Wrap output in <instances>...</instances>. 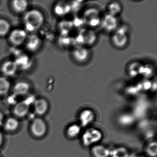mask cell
<instances>
[{
    "instance_id": "6da1fadb",
    "label": "cell",
    "mask_w": 157,
    "mask_h": 157,
    "mask_svg": "<svg viewBox=\"0 0 157 157\" xmlns=\"http://www.w3.org/2000/svg\"><path fill=\"white\" fill-rule=\"evenodd\" d=\"M44 22V15L41 12L36 10L29 11L24 17V23L26 30L32 33L38 30Z\"/></svg>"
},
{
    "instance_id": "7a4b0ae2",
    "label": "cell",
    "mask_w": 157,
    "mask_h": 157,
    "mask_svg": "<svg viewBox=\"0 0 157 157\" xmlns=\"http://www.w3.org/2000/svg\"><path fill=\"white\" fill-rule=\"evenodd\" d=\"M98 9L90 8L83 13L82 20L83 23L89 27L94 28L101 25V18Z\"/></svg>"
},
{
    "instance_id": "3957f363",
    "label": "cell",
    "mask_w": 157,
    "mask_h": 157,
    "mask_svg": "<svg viewBox=\"0 0 157 157\" xmlns=\"http://www.w3.org/2000/svg\"><path fill=\"white\" fill-rule=\"evenodd\" d=\"M97 35L93 30L88 29H82L80 31L74 41L79 46H90L96 42Z\"/></svg>"
},
{
    "instance_id": "277c9868",
    "label": "cell",
    "mask_w": 157,
    "mask_h": 157,
    "mask_svg": "<svg viewBox=\"0 0 157 157\" xmlns=\"http://www.w3.org/2000/svg\"><path fill=\"white\" fill-rule=\"evenodd\" d=\"M128 30L124 27L118 28L112 36L113 44L117 48H123L127 45L128 42Z\"/></svg>"
},
{
    "instance_id": "5b68a950",
    "label": "cell",
    "mask_w": 157,
    "mask_h": 157,
    "mask_svg": "<svg viewBox=\"0 0 157 157\" xmlns=\"http://www.w3.org/2000/svg\"><path fill=\"white\" fill-rule=\"evenodd\" d=\"M102 138V134L101 131L96 128H90L82 135V143L84 146L89 147L100 141Z\"/></svg>"
},
{
    "instance_id": "8992f818",
    "label": "cell",
    "mask_w": 157,
    "mask_h": 157,
    "mask_svg": "<svg viewBox=\"0 0 157 157\" xmlns=\"http://www.w3.org/2000/svg\"><path fill=\"white\" fill-rule=\"evenodd\" d=\"M119 21L116 16L108 14L104 16L101 19V25L105 32L113 33L118 29Z\"/></svg>"
},
{
    "instance_id": "52a82bcc",
    "label": "cell",
    "mask_w": 157,
    "mask_h": 157,
    "mask_svg": "<svg viewBox=\"0 0 157 157\" xmlns=\"http://www.w3.org/2000/svg\"><path fill=\"white\" fill-rule=\"evenodd\" d=\"M72 57L77 62L84 63L89 59L90 52L89 49L82 46H78L73 48Z\"/></svg>"
},
{
    "instance_id": "ba28073f",
    "label": "cell",
    "mask_w": 157,
    "mask_h": 157,
    "mask_svg": "<svg viewBox=\"0 0 157 157\" xmlns=\"http://www.w3.org/2000/svg\"><path fill=\"white\" fill-rule=\"evenodd\" d=\"M27 37V33L25 31L22 29H15L10 34V40L13 45H21L26 41Z\"/></svg>"
},
{
    "instance_id": "9c48e42d",
    "label": "cell",
    "mask_w": 157,
    "mask_h": 157,
    "mask_svg": "<svg viewBox=\"0 0 157 157\" xmlns=\"http://www.w3.org/2000/svg\"><path fill=\"white\" fill-rule=\"evenodd\" d=\"M41 45V40L36 35L33 34L27 36L26 40V48L31 52H34L39 48Z\"/></svg>"
},
{
    "instance_id": "30bf717a",
    "label": "cell",
    "mask_w": 157,
    "mask_h": 157,
    "mask_svg": "<svg viewBox=\"0 0 157 157\" xmlns=\"http://www.w3.org/2000/svg\"><path fill=\"white\" fill-rule=\"evenodd\" d=\"M94 113L90 109L83 110L79 116L80 121L82 125L86 127L90 124L94 119Z\"/></svg>"
},
{
    "instance_id": "8fae6325",
    "label": "cell",
    "mask_w": 157,
    "mask_h": 157,
    "mask_svg": "<svg viewBox=\"0 0 157 157\" xmlns=\"http://www.w3.org/2000/svg\"><path fill=\"white\" fill-rule=\"evenodd\" d=\"M18 66L14 61H7L2 65V71L4 75L12 76L16 73L18 69Z\"/></svg>"
},
{
    "instance_id": "7c38bea8",
    "label": "cell",
    "mask_w": 157,
    "mask_h": 157,
    "mask_svg": "<svg viewBox=\"0 0 157 157\" xmlns=\"http://www.w3.org/2000/svg\"><path fill=\"white\" fill-rule=\"evenodd\" d=\"M71 10V5L69 3L60 2L55 6L54 11L58 16H63L69 13Z\"/></svg>"
},
{
    "instance_id": "4fadbf2b",
    "label": "cell",
    "mask_w": 157,
    "mask_h": 157,
    "mask_svg": "<svg viewBox=\"0 0 157 157\" xmlns=\"http://www.w3.org/2000/svg\"><path fill=\"white\" fill-rule=\"evenodd\" d=\"M46 127L44 121L41 119H37L35 120L32 125V131L35 136H40L45 134Z\"/></svg>"
},
{
    "instance_id": "5bb4252c",
    "label": "cell",
    "mask_w": 157,
    "mask_h": 157,
    "mask_svg": "<svg viewBox=\"0 0 157 157\" xmlns=\"http://www.w3.org/2000/svg\"><path fill=\"white\" fill-rule=\"evenodd\" d=\"M92 153L94 157H109L110 151L107 148L101 145H96L92 149Z\"/></svg>"
},
{
    "instance_id": "9a60e30c",
    "label": "cell",
    "mask_w": 157,
    "mask_h": 157,
    "mask_svg": "<svg viewBox=\"0 0 157 157\" xmlns=\"http://www.w3.org/2000/svg\"><path fill=\"white\" fill-rule=\"evenodd\" d=\"M30 90V86L27 82H21L15 84L13 88V92L18 95L26 94Z\"/></svg>"
},
{
    "instance_id": "2e32d148",
    "label": "cell",
    "mask_w": 157,
    "mask_h": 157,
    "mask_svg": "<svg viewBox=\"0 0 157 157\" xmlns=\"http://www.w3.org/2000/svg\"><path fill=\"white\" fill-rule=\"evenodd\" d=\"M29 105L26 101H21L16 105L14 107V112L16 115L23 117L25 115L29 110Z\"/></svg>"
},
{
    "instance_id": "e0dca14e",
    "label": "cell",
    "mask_w": 157,
    "mask_h": 157,
    "mask_svg": "<svg viewBox=\"0 0 157 157\" xmlns=\"http://www.w3.org/2000/svg\"><path fill=\"white\" fill-rule=\"evenodd\" d=\"M74 27L72 21H63L59 25V29L61 36H68V33Z\"/></svg>"
},
{
    "instance_id": "ac0fdd59",
    "label": "cell",
    "mask_w": 157,
    "mask_h": 157,
    "mask_svg": "<svg viewBox=\"0 0 157 157\" xmlns=\"http://www.w3.org/2000/svg\"><path fill=\"white\" fill-rule=\"evenodd\" d=\"M28 6V2L25 0H15L12 2L13 8L15 12L19 13L25 12Z\"/></svg>"
},
{
    "instance_id": "d6986e66",
    "label": "cell",
    "mask_w": 157,
    "mask_h": 157,
    "mask_svg": "<svg viewBox=\"0 0 157 157\" xmlns=\"http://www.w3.org/2000/svg\"><path fill=\"white\" fill-rule=\"evenodd\" d=\"M109 14L117 17L122 11V6L119 2H113L109 4L108 7Z\"/></svg>"
},
{
    "instance_id": "ffe728a7",
    "label": "cell",
    "mask_w": 157,
    "mask_h": 157,
    "mask_svg": "<svg viewBox=\"0 0 157 157\" xmlns=\"http://www.w3.org/2000/svg\"><path fill=\"white\" fill-rule=\"evenodd\" d=\"M48 107V105L45 100L39 99L35 103V109L38 114H43L45 113Z\"/></svg>"
},
{
    "instance_id": "44dd1931",
    "label": "cell",
    "mask_w": 157,
    "mask_h": 157,
    "mask_svg": "<svg viewBox=\"0 0 157 157\" xmlns=\"http://www.w3.org/2000/svg\"><path fill=\"white\" fill-rule=\"evenodd\" d=\"M111 157H129L128 151L124 147H119L110 152Z\"/></svg>"
},
{
    "instance_id": "7402d4cb",
    "label": "cell",
    "mask_w": 157,
    "mask_h": 157,
    "mask_svg": "<svg viewBox=\"0 0 157 157\" xmlns=\"http://www.w3.org/2000/svg\"><path fill=\"white\" fill-rule=\"evenodd\" d=\"M10 88V83L6 78L0 77V96L8 93Z\"/></svg>"
},
{
    "instance_id": "603a6c76",
    "label": "cell",
    "mask_w": 157,
    "mask_h": 157,
    "mask_svg": "<svg viewBox=\"0 0 157 157\" xmlns=\"http://www.w3.org/2000/svg\"><path fill=\"white\" fill-rule=\"evenodd\" d=\"M10 29V25L9 22L4 20H0V36L7 35Z\"/></svg>"
},
{
    "instance_id": "cb8c5ba5",
    "label": "cell",
    "mask_w": 157,
    "mask_h": 157,
    "mask_svg": "<svg viewBox=\"0 0 157 157\" xmlns=\"http://www.w3.org/2000/svg\"><path fill=\"white\" fill-rule=\"evenodd\" d=\"M81 131L80 127L77 124H72L70 126L67 130L68 136L71 138H74L79 134Z\"/></svg>"
},
{
    "instance_id": "d4e9b609",
    "label": "cell",
    "mask_w": 157,
    "mask_h": 157,
    "mask_svg": "<svg viewBox=\"0 0 157 157\" xmlns=\"http://www.w3.org/2000/svg\"><path fill=\"white\" fill-rule=\"evenodd\" d=\"M142 66L137 63H133L130 66L129 69V73L131 77H136L141 73Z\"/></svg>"
},
{
    "instance_id": "484cf974",
    "label": "cell",
    "mask_w": 157,
    "mask_h": 157,
    "mask_svg": "<svg viewBox=\"0 0 157 157\" xmlns=\"http://www.w3.org/2000/svg\"><path fill=\"white\" fill-rule=\"evenodd\" d=\"M18 124V122L16 119L13 118H9L5 124V128L7 130L12 131L17 128Z\"/></svg>"
},
{
    "instance_id": "4316f807",
    "label": "cell",
    "mask_w": 157,
    "mask_h": 157,
    "mask_svg": "<svg viewBox=\"0 0 157 157\" xmlns=\"http://www.w3.org/2000/svg\"><path fill=\"white\" fill-rule=\"evenodd\" d=\"M15 62L18 67H21L24 68V67H27L29 63V59L26 56H22L19 57Z\"/></svg>"
},
{
    "instance_id": "83f0119b",
    "label": "cell",
    "mask_w": 157,
    "mask_h": 157,
    "mask_svg": "<svg viewBox=\"0 0 157 157\" xmlns=\"http://www.w3.org/2000/svg\"><path fill=\"white\" fill-rule=\"evenodd\" d=\"M147 151L148 154L151 157H155L157 155V143L152 142L147 147Z\"/></svg>"
},
{
    "instance_id": "f1b7e54d",
    "label": "cell",
    "mask_w": 157,
    "mask_h": 157,
    "mask_svg": "<svg viewBox=\"0 0 157 157\" xmlns=\"http://www.w3.org/2000/svg\"><path fill=\"white\" fill-rule=\"evenodd\" d=\"M60 40L61 44L65 46L70 45L71 43L72 42V39H71L69 36L68 37V36H61Z\"/></svg>"
},
{
    "instance_id": "f546056e",
    "label": "cell",
    "mask_w": 157,
    "mask_h": 157,
    "mask_svg": "<svg viewBox=\"0 0 157 157\" xmlns=\"http://www.w3.org/2000/svg\"><path fill=\"white\" fill-rule=\"evenodd\" d=\"M2 119H3V117H2V114L0 113V126L2 124Z\"/></svg>"
},
{
    "instance_id": "4dcf8cb0",
    "label": "cell",
    "mask_w": 157,
    "mask_h": 157,
    "mask_svg": "<svg viewBox=\"0 0 157 157\" xmlns=\"http://www.w3.org/2000/svg\"><path fill=\"white\" fill-rule=\"evenodd\" d=\"M2 141V134L0 133V146L1 145Z\"/></svg>"
},
{
    "instance_id": "1f68e13d",
    "label": "cell",
    "mask_w": 157,
    "mask_h": 157,
    "mask_svg": "<svg viewBox=\"0 0 157 157\" xmlns=\"http://www.w3.org/2000/svg\"><path fill=\"white\" fill-rule=\"evenodd\" d=\"M143 157V156H139V157Z\"/></svg>"
}]
</instances>
